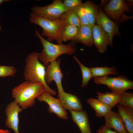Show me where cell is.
<instances>
[{
	"label": "cell",
	"instance_id": "6da1fadb",
	"mask_svg": "<svg viewBox=\"0 0 133 133\" xmlns=\"http://www.w3.org/2000/svg\"><path fill=\"white\" fill-rule=\"evenodd\" d=\"M45 90L42 83H33L25 81L14 87L12 95L14 101L22 110L32 106L35 99Z\"/></svg>",
	"mask_w": 133,
	"mask_h": 133
},
{
	"label": "cell",
	"instance_id": "7a4b0ae2",
	"mask_svg": "<svg viewBox=\"0 0 133 133\" xmlns=\"http://www.w3.org/2000/svg\"><path fill=\"white\" fill-rule=\"evenodd\" d=\"M39 53L36 51L31 52L25 59L26 65L23 75L25 81L33 83H41L44 86L45 90L51 95L56 94V91L51 88L45 80L46 66L39 61Z\"/></svg>",
	"mask_w": 133,
	"mask_h": 133
},
{
	"label": "cell",
	"instance_id": "3957f363",
	"mask_svg": "<svg viewBox=\"0 0 133 133\" xmlns=\"http://www.w3.org/2000/svg\"><path fill=\"white\" fill-rule=\"evenodd\" d=\"M35 35L39 39L43 47L41 53H39L38 60L46 66L50 63L56 60L60 55L63 54L72 55L76 51L73 45L70 43L56 44L49 42L41 36L37 29Z\"/></svg>",
	"mask_w": 133,
	"mask_h": 133
},
{
	"label": "cell",
	"instance_id": "277c9868",
	"mask_svg": "<svg viewBox=\"0 0 133 133\" xmlns=\"http://www.w3.org/2000/svg\"><path fill=\"white\" fill-rule=\"evenodd\" d=\"M29 20L31 23L37 24L42 28L40 34L42 36L46 37L48 41L51 42L55 40L58 44L62 43V33L66 25L61 18L50 20L40 17L32 12Z\"/></svg>",
	"mask_w": 133,
	"mask_h": 133
},
{
	"label": "cell",
	"instance_id": "5b68a950",
	"mask_svg": "<svg viewBox=\"0 0 133 133\" xmlns=\"http://www.w3.org/2000/svg\"><path fill=\"white\" fill-rule=\"evenodd\" d=\"M93 78L96 84L106 85L112 92L118 94L128 89H133V81L125 76H119L116 77H110L107 76Z\"/></svg>",
	"mask_w": 133,
	"mask_h": 133
},
{
	"label": "cell",
	"instance_id": "8992f818",
	"mask_svg": "<svg viewBox=\"0 0 133 133\" xmlns=\"http://www.w3.org/2000/svg\"><path fill=\"white\" fill-rule=\"evenodd\" d=\"M31 9L32 12L37 16L50 20L59 18L62 14L68 10L61 0H54L51 3L44 6L35 5Z\"/></svg>",
	"mask_w": 133,
	"mask_h": 133
},
{
	"label": "cell",
	"instance_id": "52a82bcc",
	"mask_svg": "<svg viewBox=\"0 0 133 133\" xmlns=\"http://www.w3.org/2000/svg\"><path fill=\"white\" fill-rule=\"evenodd\" d=\"M96 22L108 35L110 40V45L112 47L114 36L120 37L121 35L118 29L120 23L114 21L109 18L100 6L96 17Z\"/></svg>",
	"mask_w": 133,
	"mask_h": 133
},
{
	"label": "cell",
	"instance_id": "ba28073f",
	"mask_svg": "<svg viewBox=\"0 0 133 133\" xmlns=\"http://www.w3.org/2000/svg\"><path fill=\"white\" fill-rule=\"evenodd\" d=\"M102 10L113 21L120 23L121 17L125 11H131L130 7L123 0H111L104 6Z\"/></svg>",
	"mask_w": 133,
	"mask_h": 133
},
{
	"label": "cell",
	"instance_id": "9c48e42d",
	"mask_svg": "<svg viewBox=\"0 0 133 133\" xmlns=\"http://www.w3.org/2000/svg\"><path fill=\"white\" fill-rule=\"evenodd\" d=\"M36 98L38 100L47 104L49 112L55 114L60 118L65 120L68 119L67 113L63 107L59 99L53 97L49 92L46 91Z\"/></svg>",
	"mask_w": 133,
	"mask_h": 133
},
{
	"label": "cell",
	"instance_id": "30bf717a",
	"mask_svg": "<svg viewBox=\"0 0 133 133\" xmlns=\"http://www.w3.org/2000/svg\"><path fill=\"white\" fill-rule=\"evenodd\" d=\"M61 59H58L50 63L46 68L45 76V80L46 83L49 84L52 81L56 83L58 91V94L64 91L62 84V79L63 77L60 67Z\"/></svg>",
	"mask_w": 133,
	"mask_h": 133
},
{
	"label": "cell",
	"instance_id": "8fae6325",
	"mask_svg": "<svg viewBox=\"0 0 133 133\" xmlns=\"http://www.w3.org/2000/svg\"><path fill=\"white\" fill-rule=\"evenodd\" d=\"M22 109L14 100L8 104L5 110L6 118L5 125L13 130L15 133H20L19 130V114Z\"/></svg>",
	"mask_w": 133,
	"mask_h": 133
},
{
	"label": "cell",
	"instance_id": "7c38bea8",
	"mask_svg": "<svg viewBox=\"0 0 133 133\" xmlns=\"http://www.w3.org/2000/svg\"><path fill=\"white\" fill-rule=\"evenodd\" d=\"M92 37L94 44L99 52L102 53L107 49L110 44L108 36L101 27L95 25L92 29Z\"/></svg>",
	"mask_w": 133,
	"mask_h": 133
},
{
	"label": "cell",
	"instance_id": "4fadbf2b",
	"mask_svg": "<svg viewBox=\"0 0 133 133\" xmlns=\"http://www.w3.org/2000/svg\"><path fill=\"white\" fill-rule=\"evenodd\" d=\"M58 96L65 109L76 111L83 110L80 100L76 95L64 91L58 94Z\"/></svg>",
	"mask_w": 133,
	"mask_h": 133
},
{
	"label": "cell",
	"instance_id": "5bb4252c",
	"mask_svg": "<svg viewBox=\"0 0 133 133\" xmlns=\"http://www.w3.org/2000/svg\"><path fill=\"white\" fill-rule=\"evenodd\" d=\"M104 126L106 128L114 129L118 133H128L120 115L117 112L110 111L104 116Z\"/></svg>",
	"mask_w": 133,
	"mask_h": 133
},
{
	"label": "cell",
	"instance_id": "9a60e30c",
	"mask_svg": "<svg viewBox=\"0 0 133 133\" xmlns=\"http://www.w3.org/2000/svg\"><path fill=\"white\" fill-rule=\"evenodd\" d=\"M92 27L89 25H81L77 34L71 40L70 44L74 45L80 43L89 47L92 46L93 44Z\"/></svg>",
	"mask_w": 133,
	"mask_h": 133
},
{
	"label": "cell",
	"instance_id": "2e32d148",
	"mask_svg": "<svg viewBox=\"0 0 133 133\" xmlns=\"http://www.w3.org/2000/svg\"><path fill=\"white\" fill-rule=\"evenodd\" d=\"M73 122L79 128L81 133H91L88 116L85 111H70Z\"/></svg>",
	"mask_w": 133,
	"mask_h": 133
},
{
	"label": "cell",
	"instance_id": "e0dca14e",
	"mask_svg": "<svg viewBox=\"0 0 133 133\" xmlns=\"http://www.w3.org/2000/svg\"><path fill=\"white\" fill-rule=\"evenodd\" d=\"M117 113L121 117L128 133H133V108L117 104Z\"/></svg>",
	"mask_w": 133,
	"mask_h": 133
},
{
	"label": "cell",
	"instance_id": "ac0fdd59",
	"mask_svg": "<svg viewBox=\"0 0 133 133\" xmlns=\"http://www.w3.org/2000/svg\"><path fill=\"white\" fill-rule=\"evenodd\" d=\"M86 100L95 111V116L98 118L104 117L112 110L111 108L97 99L90 98Z\"/></svg>",
	"mask_w": 133,
	"mask_h": 133
},
{
	"label": "cell",
	"instance_id": "d6986e66",
	"mask_svg": "<svg viewBox=\"0 0 133 133\" xmlns=\"http://www.w3.org/2000/svg\"><path fill=\"white\" fill-rule=\"evenodd\" d=\"M97 94L96 96L97 99L112 109L118 104L120 99L119 94L112 92H106L104 93L97 92Z\"/></svg>",
	"mask_w": 133,
	"mask_h": 133
},
{
	"label": "cell",
	"instance_id": "ffe728a7",
	"mask_svg": "<svg viewBox=\"0 0 133 133\" xmlns=\"http://www.w3.org/2000/svg\"><path fill=\"white\" fill-rule=\"evenodd\" d=\"M83 3L89 25L93 27L96 22V17L100 6L89 0Z\"/></svg>",
	"mask_w": 133,
	"mask_h": 133
},
{
	"label": "cell",
	"instance_id": "44dd1931",
	"mask_svg": "<svg viewBox=\"0 0 133 133\" xmlns=\"http://www.w3.org/2000/svg\"><path fill=\"white\" fill-rule=\"evenodd\" d=\"M93 78L107 76L109 75H118L117 70L114 66L111 67L105 66L101 67L89 68Z\"/></svg>",
	"mask_w": 133,
	"mask_h": 133
},
{
	"label": "cell",
	"instance_id": "7402d4cb",
	"mask_svg": "<svg viewBox=\"0 0 133 133\" xmlns=\"http://www.w3.org/2000/svg\"><path fill=\"white\" fill-rule=\"evenodd\" d=\"M66 25H73L80 28L81 26L80 20L73 10H69L62 14L60 18Z\"/></svg>",
	"mask_w": 133,
	"mask_h": 133
},
{
	"label": "cell",
	"instance_id": "603a6c76",
	"mask_svg": "<svg viewBox=\"0 0 133 133\" xmlns=\"http://www.w3.org/2000/svg\"><path fill=\"white\" fill-rule=\"evenodd\" d=\"M79 29V28L73 25H65L62 33V42L71 41L77 35Z\"/></svg>",
	"mask_w": 133,
	"mask_h": 133
},
{
	"label": "cell",
	"instance_id": "cb8c5ba5",
	"mask_svg": "<svg viewBox=\"0 0 133 133\" xmlns=\"http://www.w3.org/2000/svg\"><path fill=\"white\" fill-rule=\"evenodd\" d=\"M73 57L79 64L80 67L82 76L81 86L83 87L87 86L90 80L93 78L91 72L89 68L86 67L82 64L78 58L75 56Z\"/></svg>",
	"mask_w": 133,
	"mask_h": 133
},
{
	"label": "cell",
	"instance_id": "d4e9b609",
	"mask_svg": "<svg viewBox=\"0 0 133 133\" xmlns=\"http://www.w3.org/2000/svg\"><path fill=\"white\" fill-rule=\"evenodd\" d=\"M73 10L79 17L81 25L90 26L83 3Z\"/></svg>",
	"mask_w": 133,
	"mask_h": 133
},
{
	"label": "cell",
	"instance_id": "484cf974",
	"mask_svg": "<svg viewBox=\"0 0 133 133\" xmlns=\"http://www.w3.org/2000/svg\"><path fill=\"white\" fill-rule=\"evenodd\" d=\"M118 94L120 97L119 104L133 108V94L132 93L125 91Z\"/></svg>",
	"mask_w": 133,
	"mask_h": 133
},
{
	"label": "cell",
	"instance_id": "4316f807",
	"mask_svg": "<svg viewBox=\"0 0 133 133\" xmlns=\"http://www.w3.org/2000/svg\"><path fill=\"white\" fill-rule=\"evenodd\" d=\"M16 71L15 67L13 66L0 65V77L13 76Z\"/></svg>",
	"mask_w": 133,
	"mask_h": 133
},
{
	"label": "cell",
	"instance_id": "83f0119b",
	"mask_svg": "<svg viewBox=\"0 0 133 133\" xmlns=\"http://www.w3.org/2000/svg\"><path fill=\"white\" fill-rule=\"evenodd\" d=\"M62 1L64 6L68 10H73L82 3L81 0H64Z\"/></svg>",
	"mask_w": 133,
	"mask_h": 133
},
{
	"label": "cell",
	"instance_id": "f1b7e54d",
	"mask_svg": "<svg viewBox=\"0 0 133 133\" xmlns=\"http://www.w3.org/2000/svg\"><path fill=\"white\" fill-rule=\"evenodd\" d=\"M97 132L98 133H118L112 130L111 129L106 127L104 125L101 126Z\"/></svg>",
	"mask_w": 133,
	"mask_h": 133
},
{
	"label": "cell",
	"instance_id": "f546056e",
	"mask_svg": "<svg viewBox=\"0 0 133 133\" xmlns=\"http://www.w3.org/2000/svg\"><path fill=\"white\" fill-rule=\"evenodd\" d=\"M108 0H101L100 5L104 6L108 3Z\"/></svg>",
	"mask_w": 133,
	"mask_h": 133
},
{
	"label": "cell",
	"instance_id": "4dcf8cb0",
	"mask_svg": "<svg viewBox=\"0 0 133 133\" xmlns=\"http://www.w3.org/2000/svg\"><path fill=\"white\" fill-rule=\"evenodd\" d=\"M0 133H11L8 130L0 128Z\"/></svg>",
	"mask_w": 133,
	"mask_h": 133
},
{
	"label": "cell",
	"instance_id": "1f68e13d",
	"mask_svg": "<svg viewBox=\"0 0 133 133\" xmlns=\"http://www.w3.org/2000/svg\"><path fill=\"white\" fill-rule=\"evenodd\" d=\"M127 3L128 5L130 6H132L133 5V0H126L125 1Z\"/></svg>",
	"mask_w": 133,
	"mask_h": 133
},
{
	"label": "cell",
	"instance_id": "d6a6232c",
	"mask_svg": "<svg viewBox=\"0 0 133 133\" xmlns=\"http://www.w3.org/2000/svg\"><path fill=\"white\" fill-rule=\"evenodd\" d=\"M10 1L9 0H0V5L3 2H7Z\"/></svg>",
	"mask_w": 133,
	"mask_h": 133
},
{
	"label": "cell",
	"instance_id": "836d02e7",
	"mask_svg": "<svg viewBox=\"0 0 133 133\" xmlns=\"http://www.w3.org/2000/svg\"><path fill=\"white\" fill-rule=\"evenodd\" d=\"M1 15L0 14V20H1ZM2 29V26L1 25H0V32L1 31Z\"/></svg>",
	"mask_w": 133,
	"mask_h": 133
}]
</instances>
